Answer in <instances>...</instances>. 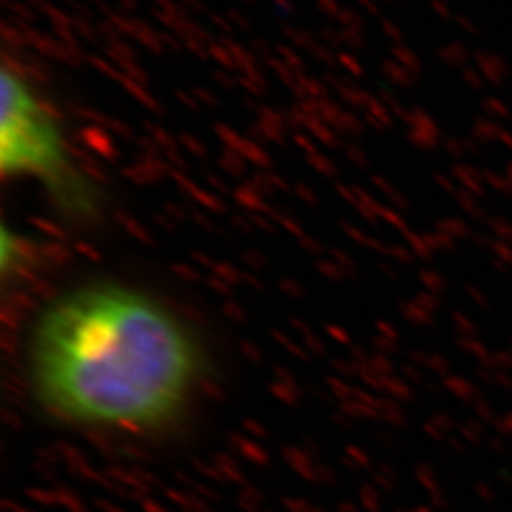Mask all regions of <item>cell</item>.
Instances as JSON below:
<instances>
[{
  "instance_id": "6da1fadb",
  "label": "cell",
  "mask_w": 512,
  "mask_h": 512,
  "mask_svg": "<svg viewBox=\"0 0 512 512\" xmlns=\"http://www.w3.org/2000/svg\"><path fill=\"white\" fill-rule=\"evenodd\" d=\"M27 366L38 403L57 420L150 433L183 414L202 382L205 355L194 330L162 300L97 281L42 310Z\"/></svg>"
},
{
  "instance_id": "7a4b0ae2",
  "label": "cell",
  "mask_w": 512,
  "mask_h": 512,
  "mask_svg": "<svg viewBox=\"0 0 512 512\" xmlns=\"http://www.w3.org/2000/svg\"><path fill=\"white\" fill-rule=\"evenodd\" d=\"M0 169L6 177H33L65 213L88 217L97 194L74 165L61 124L35 88L14 69H2Z\"/></svg>"
}]
</instances>
